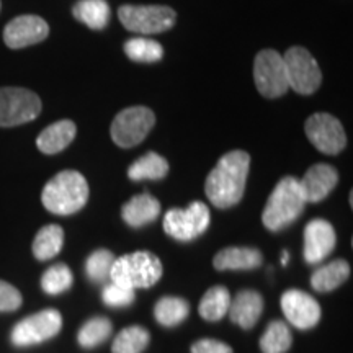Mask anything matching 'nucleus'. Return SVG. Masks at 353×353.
Instances as JSON below:
<instances>
[{
  "instance_id": "26",
  "label": "nucleus",
  "mask_w": 353,
  "mask_h": 353,
  "mask_svg": "<svg viewBox=\"0 0 353 353\" xmlns=\"http://www.w3.org/2000/svg\"><path fill=\"white\" fill-rule=\"evenodd\" d=\"M229 304H231V294L224 286H211V288L203 294L198 312L205 321L216 322L221 321L228 314Z\"/></svg>"
},
{
  "instance_id": "29",
  "label": "nucleus",
  "mask_w": 353,
  "mask_h": 353,
  "mask_svg": "<svg viewBox=\"0 0 353 353\" xmlns=\"http://www.w3.org/2000/svg\"><path fill=\"white\" fill-rule=\"evenodd\" d=\"M113 324L112 321L107 319V317L95 316L92 319H88L85 324L79 329L77 334V342L82 348H90L99 347L100 343H103L107 339L112 335Z\"/></svg>"
},
{
  "instance_id": "12",
  "label": "nucleus",
  "mask_w": 353,
  "mask_h": 353,
  "mask_svg": "<svg viewBox=\"0 0 353 353\" xmlns=\"http://www.w3.org/2000/svg\"><path fill=\"white\" fill-rule=\"evenodd\" d=\"M304 132L317 151L327 156L341 154L347 145L342 123L329 113H314L304 123Z\"/></svg>"
},
{
  "instance_id": "6",
  "label": "nucleus",
  "mask_w": 353,
  "mask_h": 353,
  "mask_svg": "<svg viewBox=\"0 0 353 353\" xmlns=\"http://www.w3.org/2000/svg\"><path fill=\"white\" fill-rule=\"evenodd\" d=\"M156 125V114L148 107L125 108L114 117L110 128L113 143L120 148L130 149L143 143Z\"/></svg>"
},
{
  "instance_id": "17",
  "label": "nucleus",
  "mask_w": 353,
  "mask_h": 353,
  "mask_svg": "<svg viewBox=\"0 0 353 353\" xmlns=\"http://www.w3.org/2000/svg\"><path fill=\"white\" fill-rule=\"evenodd\" d=\"M263 312L262 294L254 290H242L231 299L228 314L242 329H252Z\"/></svg>"
},
{
  "instance_id": "13",
  "label": "nucleus",
  "mask_w": 353,
  "mask_h": 353,
  "mask_svg": "<svg viewBox=\"0 0 353 353\" xmlns=\"http://www.w3.org/2000/svg\"><path fill=\"white\" fill-rule=\"evenodd\" d=\"M280 306L290 324L299 330H309L319 324L322 316L319 303L304 291H285L281 294Z\"/></svg>"
},
{
  "instance_id": "7",
  "label": "nucleus",
  "mask_w": 353,
  "mask_h": 353,
  "mask_svg": "<svg viewBox=\"0 0 353 353\" xmlns=\"http://www.w3.org/2000/svg\"><path fill=\"white\" fill-rule=\"evenodd\" d=\"M41 108V99L28 88H0V128L20 126L37 120Z\"/></svg>"
},
{
  "instance_id": "16",
  "label": "nucleus",
  "mask_w": 353,
  "mask_h": 353,
  "mask_svg": "<svg viewBox=\"0 0 353 353\" xmlns=\"http://www.w3.org/2000/svg\"><path fill=\"white\" fill-rule=\"evenodd\" d=\"M298 182L306 203H319L325 200L337 187L339 174L332 165L316 164Z\"/></svg>"
},
{
  "instance_id": "33",
  "label": "nucleus",
  "mask_w": 353,
  "mask_h": 353,
  "mask_svg": "<svg viewBox=\"0 0 353 353\" xmlns=\"http://www.w3.org/2000/svg\"><path fill=\"white\" fill-rule=\"evenodd\" d=\"M134 290L126 288V286L112 283L107 285L101 291V299L108 307H126L134 303Z\"/></svg>"
},
{
  "instance_id": "23",
  "label": "nucleus",
  "mask_w": 353,
  "mask_h": 353,
  "mask_svg": "<svg viewBox=\"0 0 353 353\" xmlns=\"http://www.w3.org/2000/svg\"><path fill=\"white\" fill-rule=\"evenodd\" d=\"M72 13L76 20L92 30H103L112 17L107 0H79Z\"/></svg>"
},
{
  "instance_id": "27",
  "label": "nucleus",
  "mask_w": 353,
  "mask_h": 353,
  "mask_svg": "<svg viewBox=\"0 0 353 353\" xmlns=\"http://www.w3.org/2000/svg\"><path fill=\"white\" fill-rule=\"evenodd\" d=\"M151 342V334L143 325H130L114 337L112 353H143Z\"/></svg>"
},
{
  "instance_id": "35",
  "label": "nucleus",
  "mask_w": 353,
  "mask_h": 353,
  "mask_svg": "<svg viewBox=\"0 0 353 353\" xmlns=\"http://www.w3.org/2000/svg\"><path fill=\"white\" fill-rule=\"evenodd\" d=\"M190 350L192 353H234L232 347L214 339H200L193 343Z\"/></svg>"
},
{
  "instance_id": "11",
  "label": "nucleus",
  "mask_w": 353,
  "mask_h": 353,
  "mask_svg": "<svg viewBox=\"0 0 353 353\" xmlns=\"http://www.w3.org/2000/svg\"><path fill=\"white\" fill-rule=\"evenodd\" d=\"M254 82L265 99H278L290 90L283 56L275 50H262L254 59Z\"/></svg>"
},
{
  "instance_id": "1",
  "label": "nucleus",
  "mask_w": 353,
  "mask_h": 353,
  "mask_svg": "<svg viewBox=\"0 0 353 353\" xmlns=\"http://www.w3.org/2000/svg\"><path fill=\"white\" fill-rule=\"evenodd\" d=\"M250 169V156L245 151H231L219 159L210 172L205 192L211 205L219 210L236 206L245 192Z\"/></svg>"
},
{
  "instance_id": "32",
  "label": "nucleus",
  "mask_w": 353,
  "mask_h": 353,
  "mask_svg": "<svg viewBox=\"0 0 353 353\" xmlns=\"http://www.w3.org/2000/svg\"><path fill=\"white\" fill-rule=\"evenodd\" d=\"M114 262V255L108 249H97L85 260V273L88 280L101 283L110 276V270Z\"/></svg>"
},
{
  "instance_id": "22",
  "label": "nucleus",
  "mask_w": 353,
  "mask_h": 353,
  "mask_svg": "<svg viewBox=\"0 0 353 353\" xmlns=\"http://www.w3.org/2000/svg\"><path fill=\"white\" fill-rule=\"evenodd\" d=\"M64 229L57 224H48L39 229L33 241V255L39 262L54 259L63 250Z\"/></svg>"
},
{
  "instance_id": "25",
  "label": "nucleus",
  "mask_w": 353,
  "mask_h": 353,
  "mask_svg": "<svg viewBox=\"0 0 353 353\" xmlns=\"http://www.w3.org/2000/svg\"><path fill=\"white\" fill-rule=\"evenodd\" d=\"M190 314V304L187 299L176 296L161 298L154 306V317L162 327H176Z\"/></svg>"
},
{
  "instance_id": "14",
  "label": "nucleus",
  "mask_w": 353,
  "mask_h": 353,
  "mask_svg": "<svg viewBox=\"0 0 353 353\" xmlns=\"http://www.w3.org/2000/svg\"><path fill=\"white\" fill-rule=\"evenodd\" d=\"M335 244H337V236H335V229L329 221L312 219L306 224L303 255L307 263H321L334 252Z\"/></svg>"
},
{
  "instance_id": "15",
  "label": "nucleus",
  "mask_w": 353,
  "mask_h": 353,
  "mask_svg": "<svg viewBox=\"0 0 353 353\" xmlns=\"http://www.w3.org/2000/svg\"><path fill=\"white\" fill-rule=\"evenodd\" d=\"M50 34V26L38 15H20L3 28V41L10 50H21L41 43Z\"/></svg>"
},
{
  "instance_id": "3",
  "label": "nucleus",
  "mask_w": 353,
  "mask_h": 353,
  "mask_svg": "<svg viewBox=\"0 0 353 353\" xmlns=\"http://www.w3.org/2000/svg\"><path fill=\"white\" fill-rule=\"evenodd\" d=\"M304 206L306 200L299 188V182L294 176H285L268 196L262 213L263 226L272 232L283 231L303 214Z\"/></svg>"
},
{
  "instance_id": "20",
  "label": "nucleus",
  "mask_w": 353,
  "mask_h": 353,
  "mask_svg": "<svg viewBox=\"0 0 353 353\" xmlns=\"http://www.w3.org/2000/svg\"><path fill=\"white\" fill-rule=\"evenodd\" d=\"M77 126L70 120H61L50 125L39 132L37 145L38 149L46 156H54L64 151L68 145L76 138Z\"/></svg>"
},
{
  "instance_id": "36",
  "label": "nucleus",
  "mask_w": 353,
  "mask_h": 353,
  "mask_svg": "<svg viewBox=\"0 0 353 353\" xmlns=\"http://www.w3.org/2000/svg\"><path fill=\"white\" fill-rule=\"evenodd\" d=\"M281 263H283V265L288 263V252H286V250L283 252V257H281Z\"/></svg>"
},
{
  "instance_id": "2",
  "label": "nucleus",
  "mask_w": 353,
  "mask_h": 353,
  "mask_svg": "<svg viewBox=\"0 0 353 353\" xmlns=\"http://www.w3.org/2000/svg\"><path fill=\"white\" fill-rule=\"evenodd\" d=\"M88 193V183L81 172L63 170L44 185L41 203L52 214L69 216L87 205Z\"/></svg>"
},
{
  "instance_id": "24",
  "label": "nucleus",
  "mask_w": 353,
  "mask_h": 353,
  "mask_svg": "<svg viewBox=\"0 0 353 353\" xmlns=\"http://www.w3.org/2000/svg\"><path fill=\"white\" fill-rule=\"evenodd\" d=\"M169 174V162L157 152H148L128 169V176L132 182L143 180H162Z\"/></svg>"
},
{
  "instance_id": "10",
  "label": "nucleus",
  "mask_w": 353,
  "mask_h": 353,
  "mask_svg": "<svg viewBox=\"0 0 353 353\" xmlns=\"http://www.w3.org/2000/svg\"><path fill=\"white\" fill-rule=\"evenodd\" d=\"M61 329H63L61 312L56 309H44L15 324L10 339L15 347H32L56 337Z\"/></svg>"
},
{
  "instance_id": "31",
  "label": "nucleus",
  "mask_w": 353,
  "mask_h": 353,
  "mask_svg": "<svg viewBox=\"0 0 353 353\" xmlns=\"http://www.w3.org/2000/svg\"><path fill=\"white\" fill-rule=\"evenodd\" d=\"M74 283V276L70 268L65 263H56L51 265L46 272L43 273L41 276V288L44 293L56 294L64 293L68 291Z\"/></svg>"
},
{
  "instance_id": "34",
  "label": "nucleus",
  "mask_w": 353,
  "mask_h": 353,
  "mask_svg": "<svg viewBox=\"0 0 353 353\" xmlns=\"http://www.w3.org/2000/svg\"><path fill=\"white\" fill-rule=\"evenodd\" d=\"M23 298L15 286L0 280V312H13L20 309Z\"/></svg>"
},
{
  "instance_id": "8",
  "label": "nucleus",
  "mask_w": 353,
  "mask_h": 353,
  "mask_svg": "<svg viewBox=\"0 0 353 353\" xmlns=\"http://www.w3.org/2000/svg\"><path fill=\"white\" fill-rule=\"evenodd\" d=\"M211 214L208 206L201 201H193L188 208H172L164 216V231L172 239L180 242L195 241L203 236L210 226Z\"/></svg>"
},
{
  "instance_id": "30",
  "label": "nucleus",
  "mask_w": 353,
  "mask_h": 353,
  "mask_svg": "<svg viewBox=\"0 0 353 353\" xmlns=\"http://www.w3.org/2000/svg\"><path fill=\"white\" fill-rule=\"evenodd\" d=\"M125 52L134 63L152 64L164 57V48L151 38H131L125 43Z\"/></svg>"
},
{
  "instance_id": "9",
  "label": "nucleus",
  "mask_w": 353,
  "mask_h": 353,
  "mask_svg": "<svg viewBox=\"0 0 353 353\" xmlns=\"http://www.w3.org/2000/svg\"><path fill=\"white\" fill-rule=\"evenodd\" d=\"M283 63L291 90L301 95L314 94L322 83V72L314 56L306 48L293 46L285 52Z\"/></svg>"
},
{
  "instance_id": "28",
  "label": "nucleus",
  "mask_w": 353,
  "mask_h": 353,
  "mask_svg": "<svg viewBox=\"0 0 353 353\" xmlns=\"http://www.w3.org/2000/svg\"><path fill=\"white\" fill-rule=\"evenodd\" d=\"M293 343V335L285 322L272 321L260 337L262 353H286Z\"/></svg>"
},
{
  "instance_id": "5",
  "label": "nucleus",
  "mask_w": 353,
  "mask_h": 353,
  "mask_svg": "<svg viewBox=\"0 0 353 353\" xmlns=\"http://www.w3.org/2000/svg\"><path fill=\"white\" fill-rule=\"evenodd\" d=\"M118 19L128 32L138 34H159L175 25L176 13L165 6H123Z\"/></svg>"
},
{
  "instance_id": "21",
  "label": "nucleus",
  "mask_w": 353,
  "mask_h": 353,
  "mask_svg": "<svg viewBox=\"0 0 353 353\" xmlns=\"http://www.w3.org/2000/svg\"><path fill=\"white\" fill-rule=\"evenodd\" d=\"M350 276V265L343 259L332 260V262L321 265L311 275V286L319 293H329L337 290L345 283Z\"/></svg>"
},
{
  "instance_id": "19",
  "label": "nucleus",
  "mask_w": 353,
  "mask_h": 353,
  "mask_svg": "<svg viewBox=\"0 0 353 353\" xmlns=\"http://www.w3.org/2000/svg\"><path fill=\"white\" fill-rule=\"evenodd\" d=\"M161 214V203L149 193L134 195L121 208V218L128 226L144 228L154 223Z\"/></svg>"
},
{
  "instance_id": "18",
  "label": "nucleus",
  "mask_w": 353,
  "mask_h": 353,
  "mask_svg": "<svg viewBox=\"0 0 353 353\" xmlns=\"http://www.w3.org/2000/svg\"><path fill=\"white\" fill-rule=\"evenodd\" d=\"M263 255L254 247H226L213 259L216 270H254L262 265Z\"/></svg>"
},
{
  "instance_id": "4",
  "label": "nucleus",
  "mask_w": 353,
  "mask_h": 353,
  "mask_svg": "<svg viewBox=\"0 0 353 353\" xmlns=\"http://www.w3.org/2000/svg\"><path fill=\"white\" fill-rule=\"evenodd\" d=\"M164 268L161 260L148 250L121 255L114 259L110 270L112 283L126 286V288H151L161 280Z\"/></svg>"
}]
</instances>
